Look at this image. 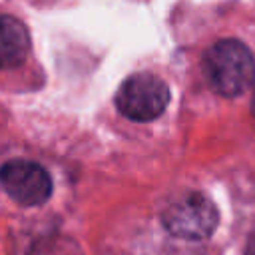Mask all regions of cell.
Here are the masks:
<instances>
[{
  "mask_svg": "<svg viewBox=\"0 0 255 255\" xmlns=\"http://www.w3.org/2000/svg\"><path fill=\"white\" fill-rule=\"evenodd\" d=\"M203 74L213 92L235 98L247 92L255 82V58L239 40H219L203 54Z\"/></svg>",
  "mask_w": 255,
  "mask_h": 255,
  "instance_id": "cell-1",
  "label": "cell"
},
{
  "mask_svg": "<svg viewBox=\"0 0 255 255\" xmlns=\"http://www.w3.org/2000/svg\"><path fill=\"white\" fill-rule=\"evenodd\" d=\"M161 223L171 235L179 239L201 241L215 231L219 223V213L213 201L205 195L185 193L161 211Z\"/></svg>",
  "mask_w": 255,
  "mask_h": 255,
  "instance_id": "cell-2",
  "label": "cell"
},
{
  "mask_svg": "<svg viewBox=\"0 0 255 255\" xmlns=\"http://www.w3.org/2000/svg\"><path fill=\"white\" fill-rule=\"evenodd\" d=\"M169 104L167 84L147 72L129 76L118 90V110L133 122H151L163 114Z\"/></svg>",
  "mask_w": 255,
  "mask_h": 255,
  "instance_id": "cell-3",
  "label": "cell"
},
{
  "mask_svg": "<svg viewBox=\"0 0 255 255\" xmlns=\"http://www.w3.org/2000/svg\"><path fill=\"white\" fill-rule=\"evenodd\" d=\"M0 187L18 205L38 207L52 195V177L36 161L12 159L0 167Z\"/></svg>",
  "mask_w": 255,
  "mask_h": 255,
  "instance_id": "cell-4",
  "label": "cell"
},
{
  "mask_svg": "<svg viewBox=\"0 0 255 255\" xmlns=\"http://www.w3.org/2000/svg\"><path fill=\"white\" fill-rule=\"evenodd\" d=\"M30 52L28 28L14 16L0 14V70L20 66Z\"/></svg>",
  "mask_w": 255,
  "mask_h": 255,
  "instance_id": "cell-5",
  "label": "cell"
},
{
  "mask_svg": "<svg viewBox=\"0 0 255 255\" xmlns=\"http://www.w3.org/2000/svg\"><path fill=\"white\" fill-rule=\"evenodd\" d=\"M253 114H255V100H253Z\"/></svg>",
  "mask_w": 255,
  "mask_h": 255,
  "instance_id": "cell-6",
  "label": "cell"
}]
</instances>
